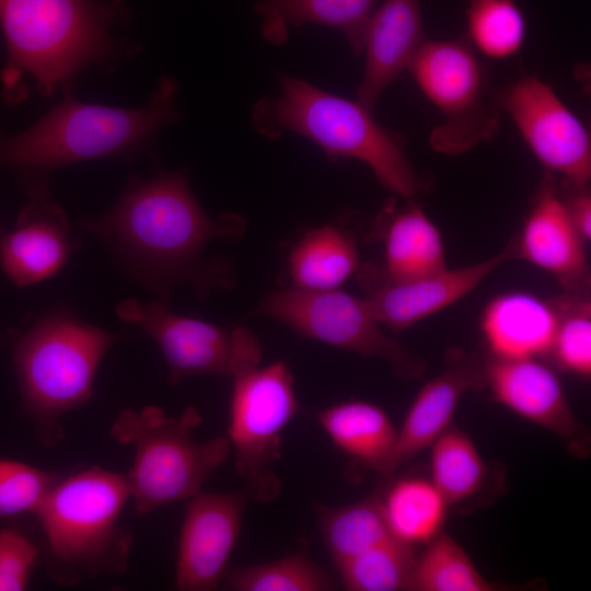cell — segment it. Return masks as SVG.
<instances>
[{"label": "cell", "mask_w": 591, "mask_h": 591, "mask_svg": "<svg viewBox=\"0 0 591 591\" xmlns=\"http://www.w3.org/2000/svg\"><path fill=\"white\" fill-rule=\"evenodd\" d=\"M1 232H2V231H1V229H0V234H1Z\"/></svg>", "instance_id": "cell-37"}, {"label": "cell", "mask_w": 591, "mask_h": 591, "mask_svg": "<svg viewBox=\"0 0 591 591\" xmlns=\"http://www.w3.org/2000/svg\"><path fill=\"white\" fill-rule=\"evenodd\" d=\"M21 404L46 448L63 438L62 417L85 405L97 370L120 335L54 309L8 332Z\"/></svg>", "instance_id": "cell-5"}, {"label": "cell", "mask_w": 591, "mask_h": 591, "mask_svg": "<svg viewBox=\"0 0 591 591\" xmlns=\"http://www.w3.org/2000/svg\"><path fill=\"white\" fill-rule=\"evenodd\" d=\"M415 547L391 537L338 564L343 587L349 591L409 590Z\"/></svg>", "instance_id": "cell-29"}, {"label": "cell", "mask_w": 591, "mask_h": 591, "mask_svg": "<svg viewBox=\"0 0 591 591\" xmlns=\"http://www.w3.org/2000/svg\"><path fill=\"white\" fill-rule=\"evenodd\" d=\"M359 266L355 239L332 224L308 231L288 257L293 287L303 290L338 289Z\"/></svg>", "instance_id": "cell-26"}, {"label": "cell", "mask_w": 591, "mask_h": 591, "mask_svg": "<svg viewBox=\"0 0 591 591\" xmlns=\"http://www.w3.org/2000/svg\"><path fill=\"white\" fill-rule=\"evenodd\" d=\"M201 422L200 413L193 406L177 417L154 405L119 413L109 432L134 451L126 479L138 517L188 500L228 460L231 445L227 436L201 443L194 440L193 431Z\"/></svg>", "instance_id": "cell-7"}, {"label": "cell", "mask_w": 591, "mask_h": 591, "mask_svg": "<svg viewBox=\"0 0 591 591\" xmlns=\"http://www.w3.org/2000/svg\"><path fill=\"white\" fill-rule=\"evenodd\" d=\"M38 559L35 543L19 530L0 529V591L27 588Z\"/></svg>", "instance_id": "cell-34"}, {"label": "cell", "mask_w": 591, "mask_h": 591, "mask_svg": "<svg viewBox=\"0 0 591 591\" xmlns=\"http://www.w3.org/2000/svg\"><path fill=\"white\" fill-rule=\"evenodd\" d=\"M9 344L8 334L0 329V348L7 347Z\"/></svg>", "instance_id": "cell-36"}, {"label": "cell", "mask_w": 591, "mask_h": 591, "mask_svg": "<svg viewBox=\"0 0 591 591\" xmlns=\"http://www.w3.org/2000/svg\"><path fill=\"white\" fill-rule=\"evenodd\" d=\"M479 389H484V359L460 348L449 349L444 369L419 390L397 429L394 473L402 464L429 449L453 424L464 394Z\"/></svg>", "instance_id": "cell-18"}, {"label": "cell", "mask_w": 591, "mask_h": 591, "mask_svg": "<svg viewBox=\"0 0 591 591\" xmlns=\"http://www.w3.org/2000/svg\"><path fill=\"white\" fill-rule=\"evenodd\" d=\"M222 584L232 591H327L335 582L304 551L268 563L227 570Z\"/></svg>", "instance_id": "cell-30"}, {"label": "cell", "mask_w": 591, "mask_h": 591, "mask_svg": "<svg viewBox=\"0 0 591 591\" xmlns=\"http://www.w3.org/2000/svg\"><path fill=\"white\" fill-rule=\"evenodd\" d=\"M512 258H515L513 240L500 253L484 260L418 277L391 279L373 263L359 266L356 273L376 320L399 333L464 298Z\"/></svg>", "instance_id": "cell-13"}, {"label": "cell", "mask_w": 591, "mask_h": 591, "mask_svg": "<svg viewBox=\"0 0 591 591\" xmlns=\"http://www.w3.org/2000/svg\"><path fill=\"white\" fill-rule=\"evenodd\" d=\"M466 21L472 43L487 57L508 58L523 45L526 23L514 0H471Z\"/></svg>", "instance_id": "cell-31"}, {"label": "cell", "mask_w": 591, "mask_h": 591, "mask_svg": "<svg viewBox=\"0 0 591 591\" xmlns=\"http://www.w3.org/2000/svg\"><path fill=\"white\" fill-rule=\"evenodd\" d=\"M24 190L27 201L13 228L0 234V268L18 288L58 274L79 245L65 209L51 194L50 183Z\"/></svg>", "instance_id": "cell-16"}, {"label": "cell", "mask_w": 591, "mask_h": 591, "mask_svg": "<svg viewBox=\"0 0 591 591\" xmlns=\"http://www.w3.org/2000/svg\"><path fill=\"white\" fill-rule=\"evenodd\" d=\"M589 294L556 297L558 324L548 357L563 371L583 380L591 376V303Z\"/></svg>", "instance_id": "cell-32"}, {"label": "cell", "mask_w": 591, "mask_h": 591, "mask_svg": "<svg viewBox=\"0 0 591 591\" xmlns=\"http://www.w3.org/2000/svg\"><path fill=\"white\" fill-rule=\"evenodd\" d=\"M250 500L245 489L199 491L188 499L177 542L175 589L211 591L221 586Z\"/></svg>", "instance_id": "cell-14"}, {"label": "cell", "mask_w": 591, "mask_h": 591, "mask_svg": "<svg viewBox=\"0 0 591 591\" xmlns=\"http://www.w3.org/2000/svg\"><path fill=\"white\" fill-rule=\"evenodd\" d=\"M126 22L128 10L120 0H0L3 101L16 105L27 97L26 77L48 97L73 92L89 67L114 71L142 50L116 34Z\"/></svg>", "instance_id": "cell-2"}, {"label": "cell", "mask_w": 591, "mask_h": 591, "mask_svg": "<svg viewBox=\"0 0 591 591\" xmlns=\"http://www.w3.org/2000/svg\"><path fill=\"white\" fill-rule=\"evenodd\" d=\"M463 546L442 531L416 555L409 591H494Z\"/></svg>", "instance_id": "cell-27"}, {"label": "cell", "mask_w": 591, "mask_h": 591, "mask_svg": "<svg viewBox=\"0 0 591 591\" xmlns=\"http://www.w3.org/2000/svg\"><path fill=\"white\" fill-rule=\"evenodd\" d=\"M79 229L96 236L128 277L167 298L179 283L202 296L224 282L223 268L202 254L212 240L240 234L243 220L210 218L185 171H158L148 178L131 175L117 201Z\"/></svg>", "instance_id": "cell-1"}, {"label": "cell", "mask_w": 591, "mask_h": 591, "mask_svg": "<svg viewBox=\"0 0 591 591\" xmlns=\"http://www.w3.org/2000/svg\"><path fill=\"white\" fill-rule=\"evenodd\" d=\"M515 415L555 433L569 453L590 454L589 430L577 418L555 371L538 358L484 359V389Z\"/></svg>", "instance_id": "cell-15"}, {"label": "cell", "mask_w": 591, "mask_h": 591, "mask_svg": "<svg viewBox=\"0 0 591 591\" xmlns=\"http://www.w3.org/2000/svg\"><path fill=\"white\" fill-rule=\"evenodd\" d=\"M407 70L444 116L429 139L434 150L461 154L497 134L499 119L484 103L483 70L467 44L425 40Z\"/></svg>", "instance_id": "cell-10"}, {"label": "cell", "mask_w": 591, "mask_h": 591, "mask_svg": "<svg viewBox=\"0 0 591 591\" xmlns=\"http://www.w3.org/2000/svg\"><path fill=\"white\" fill-rule=\"evenodd\" d=\"M425 42L420 0H384L373 10L364 35L366 66L357 101L371 112Z\"/></svg>", "instance_id": "cell-19"}, {"label": "cell", "mask_w": 591, "mask_h": 591, "mask_svg": "<svg viewBox=\"0 0 591 591\" xmlns=\"http://www.w3.org/2000/svg\"><path fill=\"white\" fill-rule=\"evenodd\" d=\"M379 0H259L260 34L273 45L283 44L289 30L306 24L343 32L354 55L363 54L366 28Z\"/></svg>", "instance_id": "cell-22"}, {"label": "cell", "mask_w": 591, "mask_h": 591, "mask_svg": "<svg viewBox=\"0 0 591 591\" xmlns=\"http://www.w3.org/2000/svg\"><path fill=\"white\" fill-rule=\"evenodd\" d=\"M566 185L571 188V192L563 198L565 205L577 230L584 241L589 242L591 237V196L589 187Z\"/></svg>", "instance_id": "cell-35"}, {"label": "cell", "mask_w": 591, "mask_h": 591, "mask_svg": "<svg viewBox=\"0 0 591 591\" xmlns=\"http://www.w3.org/2000/svg\"><path fill=\"white\" fill-rule=\"evenodd\" d=\"M314 417L333 444L350 460L385 477L394 474L397 429L379 405L346 401L315 412Z\"/></svg>", "instance_id": "cell-21"}, {"label": "cell", "mask_w": 591, "mask_h": 591, "mask_svg": "<svg viewBox=\"0 0 591 591\" xmlns=\"http://www.w3.org/2000/svg\"><path fill=\"white\" fill-rule=\"evenodd\" d=\"M499 103L549 173L560 174L571 186L589 185V132L549 85L534 77H524L500 92Z\"/></svg>", "instance_id": "cell-12"}, {"label": "cell", "mask_w": 591, "mask_h": 591, "mask_svg": "<svg viewBox=\"0 0 591 591\" xmlns=\"http://www.w3.org/2000/svg\"><path fill=\"white\" fill-rule=\"evenodd\" d=\"M430 479L450 509L478 503L495 484L499 471L490 468L471 437L452 424L430 445Z\"/></svg>", "instance_id": "cell-23"}, {"label": "cell", "mask_w": 591, "mask_h": 591, "mask_svg": "<svg viewBox=\"0 0 591 591\" xmlns=\"http://www.w3.org/2000/svg\"><path fill=\"white\" fill-rule=\"evenodd\" d=\"M59 477L21 461L0 459V517L35 514Z\"/></svg>", "instance_id": "cell-33"}, {"label": "cell", "mask_w": 591, "mask_h": 591, "mask_svg": "<svg viewBox=\"0 0 591 591\" xmlns=\"http://www.w3.org/2000/svg\"><path fill=\"white\" fill-rule=\"evenodd\" d=\"M557 324L554 298L519 290L491 298L479 322L488 356L502 359L548 357Z\"/></svg>", "instance_id": "cell-20"}, {"label": "cell", "mask_w": 591, "mask_h": 591, "mask_svg": "<svg viewBox=\"0 0 591 591\" xmlns=\"http://www.w3.org/2000/svg\"><path fill=\"white\" fill-rule=\"evenodd\" d=\"M116 314L154 339L167 364L172 385L193 375L232 379L260 363V343L244 326H218L176 314L162 302H140L134 298L118 303Z\"/></svg>", "instance_id": "cell-11"}, {"label": "cell", "mask_w": 591, "mask_h": 591, "mask_svg": "<svg viewBox=\"0 0 591 591\" xmlns=\"http://www.w3.org/2000/svg\"><path fill=\"white\" fill-rule=\"evenodd\" d=\"M513 243L515 257L551 274L566 292L589 294L587 242L573 224L549 173L537 188Z\"/></svg>", "instance_id": "cell-17"}, {"label": "cell", "mask_w": 591, "mask_h": 591, "mask_svg": "<svg viewBox=\"0 0 591 591\" xmlns=\"http://www.w3.org/2000/svg\"><path fill=\"white\" fill-rule=\"evenodd\" d=\"M376 495L390 534L398 542L416 548L444 531L450 507L430 477L402 476Z\"/></svg>", "instance_id": "cell-25"}, {"label": "cell", "mask_w": 591, "mask_h": 591, "mask_svg": "<svg viewBox=\"0 0 591 591\" xmlns=\"http://www.w3.org/2000/svg\"><path fill=\"white\" fill-rule=\"evenodd\" d=\"M130 500L126 475L91 466L59 477L35 512L44 533L46 570L61 587L119 576L131 535L119 519Z\"/></svg>", "instance_id": "cell-6"}, {"label": "cell", "mask_w": 591, "mask_h": 591, "mask_svg": "<svg viewBox=\"0 0 591 591\" xmlns=\"http://www.w3.org/2000/svg\"><path fill=\"white\" fill-rule=\"evenodd\" d=\"M179 83L159 78L148 104L120 107L78 100L73 92L28 128L9 134L0 127V171H11L23 188L50 183L65 166L100 159L135 162L155 154L157 140L182 118Z\"/></svg>", "instance_id": "cell-3"}, {"label": "cell", "mask_w": 591, "mask_h": 591, "mask_svg": "<svg viewBox=\"0 0 591 591\" xmlns=\"http://www.w3.org/2000/svg\"><path fill=\"white\" fill-rule=\"evenodd\" d=\"M257 313L278 320L300 336L367 358L386 361L395 375L418 379L425 362L382 331L364 298L339 289L289 288L269 292Z\"/></svg>", "instance_id": "cell-9"}, {"label": "cell", "mask_w": 591, "mask_h": 591, "mask_svg": "<svg viewBox=\"0 0 591 591\" xmlns=\"http://www.w3.org/2000/svg\"><path fill=\"white\" fill-rule=\"evenodd\" d=\"M275 78L278 92L260 97L252 109V124L260 136L277 139L292 132L311 140L331 160L356 159L397 196L410 198L420 189L402 138L380 125L374 112L300 78L280 71Z\"/></svg>", "instance_id": "cell-4"}, {"label": "cell", "mask_w": 591, "mask_h": 591, "mask_svg": "<svg viewBox=\"0 0 591 591\" xmlns=\"http://www.w3.org/2000/svg\"><path fill=\"white\" fill-rule=\"evenodd\" d=\"M227 438L235 470L252 500L269 502L280 491L274 465L282 433L299 412L293 375L285 361L255 366L232 379Z\"/></svg>", "instance_id": "cell-8"}, {"label": "cell", "mask_w": 591, "mask_h": 591, "mask_svg": "<svg viewBox=\"0 0 591 591\" xmlns=\"http://www.w3.org/2000/svg\"><path fill=\"white\" fill-rule=\"evenodd\" d=\"M320 525L335 565L392 537L378 495L344 507H321Z\"/></svg>", "instance_id": "cell-28"}, {"label": "cell", "mask_w": 591, "mask_h": 591, "mask_svg": "<svg viewBox=\"0 0 591 591\" xmlns=\"http://www.w3.org/2000/svg\"><path fill=\"white\" fill-rule=\"evenodd\" d=\"M387 217L379 264L386 277L407 279L448 267L441 233L420 206L410 202Z\"/></svg>", "instance_id": "cell-24"}]
</instances>
